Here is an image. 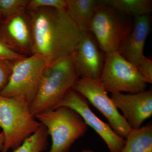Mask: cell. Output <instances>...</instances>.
I'll use <instances>...</instances> for the list:
<instances>
[{
    "label": "cell",
    "instance_id": "obj_8",
    "mask_svg": "<svg viewBox=\"0 0 152 152\" xmlns=\"http://www.w3.org/2000/svg\"><path fill=\"white\" fill-rule=\"evenodd\" d=\"M72 88L83 96L102 114L117 134L126 138L131 128L99 81L79 78Z\"/></svg>",
    "mask_w": 152,
    "mask_h": 152
},
{
    "label": "cell",
    "instance_id": "obj_4",
    "mask_svg": "<svg viewBox=\"0 0 152 152\" xmlns=\"http://www.w3.org/2000/svg\"><path fill=\"white\" fill-rule=\"evenodd\" d=\"M52 138L50 152H68L72 144L86 132L87 125L77 112L60 107L34 115Z\"/></svg>",
    "mask_w": 152,
    "mask_h": 152
},
{
    "label": "cell",
    "instance_id": "obj_20",
    "mask_svg": "<svg viewBox=\"0 0 152 152\" xmlns=\"http://www.w3.org/2000/svg\"><path fill=\"white\" fill-rule=\"evenodd\" d=\"M66 0H31L29 1L27 9L30 10L45 7L66 10Z\"/></svg>",
    "mask_w": 152,
    "mask_h": 152
},
{
    "label": "cell",
    "instance_id": "obj_5",
    "mask_svg": "<svg viewBox=\"0 0 152 152\" xmlns=\"http://www.w3.org/2000/svg\"><path fill=\"white\" fill-rule=\"evenodd\" d=\"M50 64L45 57L39 54L12 62L8 82L0 95L22 97L31 105L37 95L43 74Z\"/></svg>",
    "mask_w": 152,
    "mask_h": 152
},
{
    "label": "cell",
    "instance_id": "obj_21",
    "mask_svg": "<svg viewBox=\"0 0 152 152\" xmlns=\"http://www.w3.org/2000/svg\"><path fill=\"white\" fill-rule=\"evenodd\" d=\"M147 83H152V61L143 56L137 66Z\"/></svg>",
    "mask_w": 152,
    "mask_h": 152
},
{
    "label": "cell",
    "instance_id": "obj_23",
    "mask_svg": "<svg viewBox=\"0 0 152 152\" xmlns=\"http://www.w3.org/2000/svg\"><path fill=\"white\" fill-rule=\"evenodd\" d=\"M4 143V136L3 132L0 133V151L3 152Z\"/></svg>",
    "mask_w": 152,
    "mask_h": 152
},
{
    "label": "cell",
    "instance_id": "obj_22",
    "mask_svg": "<svg viewBox=\"0 0 152 152\" xmlns=\"http://www.w3.org/2000/svg\"><path fill=\"white\" fill-rule=\"evenodd\" d=\"M12 63L0 61V92L7 84L11 74Z\"/></svg>",
    "mask_w": 152,
    "mask_h": 152
},
{
    "label": "cell",
    "instance_id": "obj_24",
    "mask_svg": "<svg viewBox=\"0 0 152 152\" xmlns=\"http://www.w3.org/2000/svg\"><path fill=\"white\" fill-rule=\"evenodd\" d=\"M4 20L2 15L1 14V12H0V24L2 23Z\"/></svg>",
    "mask_w": 152,
    "mask_h": 152
},
{
    "label": "cell",
    "instance_id": "obj_25",
    "mask_svg": "<svg viewBox=\"0 0 152 152\" xmlns=\"http://www.w3.org/2000/svg\"><path fill=\"white\" fill-rule=\"evenodd\" d=\"M94 152L93 151H91V150H83V151H82V152Z\"/></svg>",
    "mask_w": 152,
    "mask_h": 152
},
{
    "label": "cell",
    "instance_id": "obj_17",
    "mask_svg": "<svg viewBox=\"0 0 152 152\" xmlns=\"http://www.w3.org/2000/svg\"><path fill=\"white\" fill-rule=\"evenodd\" d=\"M48 132L43 125L24 141L21 145L14 149L13 152H42L48 146Z\"/></svg>",
    "mask_w": 152,
    "mask_h": 152
},
{
    "label": "cell",
    "instance_id": "obj_16",
    "mask_svg": "<svg viewBox=\"0 0 152 152\" xmlns=\"http://www.w3.org/2000/svg\"><path fill=\"white\" fill-rule=\"evenodd\" d=\"M102 2L123 14L135 17L149 15L152 12L150 0H102Z\"/></svg>",
    "mask_w": 152,
    "mask_h": 152
},
{
    "label": "cell",
    "instance_id": "obj_10",
    "mask_svg": "<svg viewBox=\"0 0 152 152\" xmlns=\"http://www.w3.org/2000/svg\"><path fill=\"white\" fill-rule=\"evenodd\" d=\"M104 53L93 34L90 31L83 32L72 54L79 78L99 81L104 64L105 55Z\"/></svg>",
    "mask_w": 152,
    "mask_h": 152
},
{
    "label": "cell",
    "instance_id": "obj_12",
    "mask_svg": "<svg viewBox=\"0 0 152 152\" xmlns=\"http://www.w3.org/2000/svg\"><path fill=\"white\" fill-rule=\"evenodd\" d=\"M135 18L132 31L123 41L118 52L137 67L144 56V47L151 30V20L149 15Z\"/></svg>",
    "mask_w": 152,
    "mask_h": 152
},
{
    "label": "cell",
    "instance_id": "obj_3",
    "mask_svg": "<svg viewBox=\"0 0 152 152\" xmlns=\"http://www.w3.org/2000/svg\"><path fill=\"white\" fill-rule=\"evenodd\" d=\"M42 125L32 114L25 99L0 95V127L4 136L3 152L16 148Z\"/></svg>",
    "mask_w": 152,
    "mask_h": 152
},
{
    "label": "cell",
    "instance_id": "obj_13",
    "mask_svg": "<svg viewBox=\"0 0 152 152\" xmlns=\"http://www.w3.org/2000/svg\"><path fill=\"white\" fill-rule=\"evenodd\" d=\"M0 36L14 50L18 48L23 51H31V32L25 12L4 20L0 24Z\"/></svg>",
    "mask_w": 152,
    "mask_h": 152
},
{
    "label": "cell",
    "instance_id": "obj_9",
    "mask_svg": "<svg viewBox=\"0 0 152 152\" xmlns=\"http://www.w3.org/2000/svg\"><path fill=\"white\" fill-rule=\"evenodd\" d=\"M60 107H67L77 112L86 124L94 129L100 136L110 152L121 151L126 140L117 134L110 125L95 115L90 108L89 102L83 96L72 88L67 92L56 108Z\"/></svg>",
    "mask_w": 152,
    "mask_h": 152
},
{
    "label": "cell",
    "instance_id": "obj_14",
    "mask_svg": "<svg viewBox=\"0 0 152 152\" xmlns=\"http://www.w3.org/2000/svg\"><path fill=\"white\" fill-rule=\"evenodd\" d=\"M66 10L82 32L89 31L91 20L99 1L66 0Z\"/></svg>",
    "mask_w": 152,
    "mask_h": 152
},
{
    "label": "cell",
    "instance_id": "obj_6",
    "mask_svg": "<svg viewBox=\"0 0 152 152\" xmlns=\"http://www.w3.org/2000/svg\"><path fill=\"white\" fill-rule=\"evenodd\" d=\"M125 15L99 1L89 30L105 54L118 51L123 41L132 31L133 26Z\"/></svg>",
    "mask_w": 152,
    "mask_h": 152
},
{
    "label": "cell",
    "instance_id": "obj_19",
    "mask_svg": "<svg viewBox=\"0 0 152 152\" xmlns=\"http://www.w3.org/2000/svg\"><path fill=\"white\" fill-rule=\"evenodd\" d=\"M25 57L9 45L0 36V61L12 63Z\"/></svg>",
    "mask_w": 152,
    "mask_h": 152
},
{
    "label": "cell",
    "instance_id": "obj_18",
    "mask_svg": "<svg viewBox=\"0 0 152 152\" xmlns=\"http://www.w3.org/2000/svg\"><path fill=\"white\" fill-rule=\"evenodd\" d=\"M28 2V0H0V12L4 20L25 12Z\"/></svg>",
    "mask_w": 152,
    "mask_h": 152
},
{
    "label": "cell",
    "instance_id": "obj_7",
    "mask_svg": "<svg viewBox=\"0 0 152 152\" xmlns=\"http://www.w3.org/2000/svg\"><path fill=\"white\" fill-rule=\"evenodd\" d=\"M99 82L107 92L112 94L141 92L146 91L147 84L137 67L118 51L106 54Z\"/></svg>",
    "mask_w": 152,
    "mask_h": 152
},
{
    "label": "cell",
    "instance_id": "obj_2",
    "mask_svg": "<svg viewBox=\"0 0 152 152\" xmlns=\"http://www.w3.org/2000/svg\"><path fill=\"white\" fill-rule=\"evenodd\" d=\"M79 78L72 55L49 64L42 76L35 98L30 105L32 114L34 116L56 109Z\"/></svg>",
    "mask_w": 152,
    "mask_h": 152
},
{
    "label": "cell",
    "instance_id": "obj_1",
    "mask_svg": "<svg viewBox=\"0 0 152 152\" xmlns=\"http://www.w3.org/2000/svg\"><path fill=\"white\" fill-rule=\"evenodd\" d=\"M28 17L33 54L42 55L50 64L72 55L83 33L66 10L38 8L30 10Z\"/></svg>",
    "mask_w": 152,
    "mask_h": 152
},
{
    "label": "cell",
    "instance_id": "obj_15",
    "mask_svg": "<svg viewBox=\"0 0 152 152\" xmlns=\"http://www.w3.org/2000/svg\"><path fill=\"white\" fill-rule=\"evenodd\" d=\"M121 152H152V125L131 129Z\"/></svg>",
    "mask_w": 152,
    "mask_h": 152
},
{
    "label": "cell",
    "instance_id": "obj_11",
    "mask_svg": "<svg viewBox=\"0 0 152 152\" xmlns=\"http://www.w3.org/2000/svg\"><path fill=\"white\" fill-rule=\"evenodd\" d=\"M113 102L123 114L131 129L141 127L146 120L152 115V91L125 94H112Z\"/></svg>",
    "mask_w": 152,
    "mask_h": 152
}]
</instances>
